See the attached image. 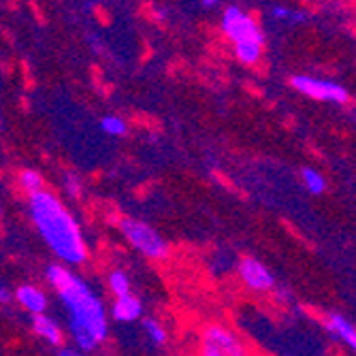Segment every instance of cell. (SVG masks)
Instances as JSON below:
<instances>
[{
    "instance_id": "6da1fadb",
    "label": "cell",
    "mask_w": 356,
    "mask_h": 356,
    "mask_svg": "<svg viewBox=\"0 0 356 356\" xmlns=\"http://www.w3.org/2000/svg\"><path fill=\"white\" fill-rule=\"evenodd\" d=\"M30 218L35 222L47 248L67 265H81L88 258V248L77 220L69 213L56 194L41 190L30 194Z\"/></svg>"
},
{
    "instance_id": "ffe728a7",
    "label": "cell",
    "mask_w": 356,
    "mask_h": 356,
    "mask_svg": "<svg viewBox=\"0 0 356 356\" xmlns=\"http://www.w3.org/2000/svg\"><path fill=\"white\" fill-rule=\"evenodd\" d=\"M58 356H88V354H83V352H79V350L64 348V350H60V354H58Z\"/></svg>"
},
{
    "instance_id": "8992f818",
    "label": "cell",
    "mask_w": 356,
    "mask_h": 356,
    "mask_svg": "<svg viewBox=\"0 0 356 356\" xmlns=\"http://www.w3.org/2000/svg\"><path fill=\"white\" fill-rule=\"evenodd\" d=\"M295 90H299L301 94L309 96V99L316 101H327V103H348L350 94L343 86L335 83V81H327V79H318V77H307V75H295L290 79Z\"/></svg>"
},
{
    "instance_id": "52a82bcc",
    "label": "cell",
    "mask_w": 356,
    "mask_h": 356,
    "mask_svg": "<svg viewBox=\"0 0 356 356\" xmlns=\"http://www.w3.org/2000/svg\"><path fill=\"white\" fill-rule=\"evenodd\" d=\"M237 273H239L241 282L245 284V288L252 290V293H269V290L275 286L271 271L252 256L241 258L237 265Z\"/></svg>"
},
{
    "instance_id": "9a60e30c",
    "label": "cell",
    "mask_w": 356,
    "mask_h": 356,
    "mask_svg": "<svg viewBox=\"0 0 356 356\" xmlns=\"http://www.w3.org/2000/svg\"><path fill=\"white\" fill-rule=\"evenodd\" d=\"M109 288L115 295V299L126 297V295H131V280H128V275L124 271H113V273H109Z\"/></svg>"
},
{
    "instance_id": "30bf717a",
    "label": "cell",
    "mask_w": 356,
    "mask_h": 356,
    "mask_svg": "<svg viewBox=\"0 0 356 356\" xmlns=\"http://www.w3.org/2000/svg\"><path fill=\"white\" fill-rule=\"evenodd\" d=\"M32 329H35V333H37L39 337H43L47 343H51V346H62V339H64L62 329L56 325V322H54L49 316L41 314V316H35V318H32Z\"/></svg>"
},
{
    "instance_id": "ac0fdd59",
    "label": "cell",
    "mask_w": 356,
    "mask_h": 356,
    "mask_svg": "<svg viewBox=\"0 0 356 356\" xmlns=\"http://www.w3.org/2000/svg\"><path fill=\"white\" fill-rule=\"evenodd\" d=\"M64 188H67L69 197H73V199H79L81 197V179L75 173H67V175H64Z\"/></svg>"
},
{
    "instance_id": "5bb4252c",
    "label": "cell",
    "mask_w": 356,
    "mask_h": 356,
    "mask_svg": "<svg viewBox=\"0 0 356 356\" xmlns=\"http://www.w3.org/2000/svg\"><path fill=\"white\" fill-rule=\"evenodd\" d=\"M301 177H303V184H305V188L312 192V194H322L327 190V179L322 177L316 169H309V167H305L303 171H301Z\"/></svg>"
},
{
    "instance_id": "d6986e66",
    "label": "cell",
    "mask_w": 356,
    "mask_h": 356,
    "mask_svg": "<svg viewBox=\"0 0 356 356\" xmlns=\"http://www.w3.org/2000/svg\"><path fill=\"white\" fill-rule=\"evenodd\" d=\"M271 15H273L275 19H284V22H288V19H290V11H288V9H284V7H273Z\"/></svg>"
},
{
    "instance_id": "2e32d148",
    "label": "cell",
    "mask_w": 356,
    "mask_h": 356,
    "mask_svg": "<svg viewBox=\"0 0 356 356\" xmlns=\"http://www.w3.org/2000/svg\"><path fill=\"white\" fill-rule=\"evenodd\" d=\"M143 329H145L147 337H149L156 346H163V343L167 341V331L163 329V325H160L158 320L145 318V320H143Z\"/></svg>"
},
{
    "instance_id": "7c38bea8",
    "label": "cell",
    "mask_w": 356,
    "mask_h": 356,
    "mask_svg": "<svg viewBox=\"0 0 356 356\" xmlns=\"http://www.w3.org/2000/svg\"><path fill=\"white\" fill-rule=\"evenodd\" d=\"M235 58L241 64H245V67H254V64H258L263 58V45H258V43L235 45Z\"/></svg>"
},
{
    "instance_id": "ba28073f",
    "label": "cell",
    "mask_w": 356,
    "mask_h": 356,
    "mask_svg": "<svg viewBox=\"0 0 356 356\" xmlns=\"http://www.w3.org/2000/svg\"><path fill=\"white\" fill-rule=\"evenodd\" d=\"M15 299L19 301V305L24 309H28L32 316H41L45 314L47 309V297L43 290H39L37 286H30V284H24L17 288V293H15Z\"/></svg>"
},
{
    "instance_id": "44dd1931",
    "label": "cell",
    "mask_w": 356,
    "mask_h": 356,
    "mask_svg": "<svg viewBox=\"0 0 356 356\" xmlns=\"http://www.w3.org/2000/svg\"><path fill=\"white\" fill-rule=\"evenodd\" d=\"M201 7H205V9H213V7H218V0H205V3H201Z\"/></svg>"
},
{
    "instance_id": "7402d4cb",
    "label": "cell",
    "mask_w": 356,
    "mask_h": 356,
    "mask_svg": "<svg viewBox=\"0 0 356 356\" xmlns=\"http://www.w3.org/2000/svg\"><path fill=\"white\" fill-rule=\"evenodd\" d=\"M9 299V295H7V290H5V286H0V303H5Z\"/></svg>"
},
{
    "instance_id": "7a4b0ae2",
    "label": "cell",
    "mask_w": 356,
    "mask_h": 356,
    "mask_svg": "<svg viewBox=\"0 0 356 356\" xmlns=\"http://www.w3.org/2000/svg\"><path fill=\"white\" fill-rule=\"evenodd\" d=\"M47 280L56 288L62 303L69 309V327L86 329L94 335L96 341L107 339V320H105V307L103 301L92 293V288L77 277L73 271H69L62 265H49L47 267Z\"/></svg>"
},
{
    "instance_id": "8fae6325",
    "label": "cell",
    "mask_w": 356,
    "mask_h": 356,
    "mask_svg": "<svg viewBox=\"0 0 356 356\" xmlns=\"http://www.w3.org/2000/svg\"><path fill=\"white\" fill-rule=\"evenodd\" d=\"M327 325L348 348H352L356 352V329H354V325H350V322L339 314H331Z\"/></svg>"
},
{
    "instance_id": "9c48e42d",
    "label": "cell",
    "mask_w": 356,
    "mask_h": 356,
    "mask_svg": "<svg viewBox=\"0 0 356 356\" xmlns=\"http://www.w3.org/2000/svg\"><path fill=\"white\" fill-rule=\"evenodd\" d=\"M111 312L118 322H135L143 314V305L135 295H126V297L115 299Z\"/></svg>"
},
{
    "instance_id": "4fadbf2b",
    "label": "cell",
    "mask_w": 356,
    "mask_h": 356,
    "mask_svg": "<svg viewBox=\"0 0 356 356\" xmlns=\"http://www.w3.org/2000/svg\"><path fill=\"white\" fill-rule=\"evenodd\" d=\"M43 177H41V173H37L35 169H24L22 173H19V186L28 192V194H37V192H41L43 190Z\"/></svg>"
},
{
    "instance_id": "603a6c76",
    "label": "cell",
    "mask_w": 356,
    "mask_h": 356,
    "mask_svg": "<svg viewBox=\"0 0 356 356\" xmlns=\"http://www.w3.org/2000/svg\"><path fill=\"white\" fill-rule=\"evenodd\" d=\"M0 216H3V209H0Z\"/></svg>"
},
{
    "instance_id": "3957f363",
    "label": "cell",
    "mask_w": 356,
    "mask_h": 356,
    "mask_svg": "<svg viewBox=\"0 0 356 356\" xmlns=\"http://www.w3.org/2000/svg\"><path fill=\"white\" fill-rule=\"evenodd\" d=\"M194 356H258L252 346L224 322H209L197 337Z\"/></svg>"
},
{
    "instance_id": "e0dca14e",
    "label": "cell",
    "mask_w": 356,
    "mask_h": 356,
    "mask_svg": "<svg viewBox=\"0 0 356 356\" xmlns=\"http://www.w3.org/2000/svg\"><path fill=\"white\" fill-rule=\"evenodd\" d=\"M101 128L107 133V135H111V137H122V135H126V131H128V126H126V122L122 120V118H118V115H105L103 120H101Z\"/></svg>"
},
{
    "instance_id": "5b68a950",
    "label": "cell",
    "mask_w": 356,
    "mask_h": 356,
    "mask_svg": "<svg viewBox=\"0 0 356 356\" xmlns=\"http://www.w3.org/2000/svg\"><path fill=\"white\" fill-rule=\"evenodd\" d=\"M220 26H222L224 37L233 45H243V43L265 45V32L261 30L254 15H250L248 11L239 7H226Z\"/></svg>"
},
{
    "instance_id": "277c9868",
    "label": "cell",
    "mask_w": 356,
    "mask_h": 356,
    "mask_svg": "<svg viewBox=\"0 0 356 356\" xmlns=\"http://www.w3.org/2000/svg\"><path fill=\"white\" fill-rule=\"evenodd\" d=\"M120 231L135 250H139L143 256L154 258V261H163L169 256V243L163 239L156 229L149 224L137 220V218H122L120 220Z\"/></svg>"
}]
</instances>
